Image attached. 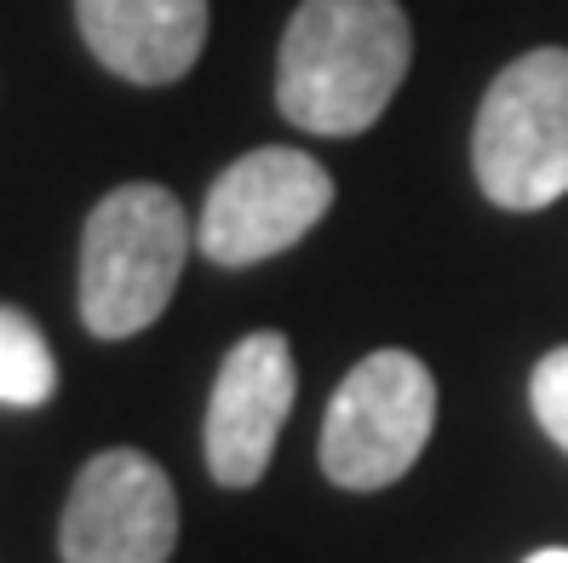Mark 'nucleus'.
Masks as SVG:
<instances>
[{"label": "nucleus", "instance_id": "11", "mask_svg": "<svg viewBox=\"0 0 568 563\" xmlns=\"http://www.w3.org/2000/svg\"><path fill=\"white\" fill-rule=\"evenodd\" d=\"M528 563H568V546H546V552H534Z\"/></svg>", "mask_w": 568, "mask_h": 563}, {"label": "nucleus", "instance_id": "7", "mask_svg": "<svg viewBox=\"0 0 568 563\" xmlns=\"http://www.w3.org/2000/svg\"><path fill=\"white\" fill-rule=\"evenodd\" d=\"M293 345L282 334H247L224 356L207 396V472L224 489H253L276 454V438L293 414Z\"/></svg>", "mask_w": 568, "mask_h": 563}, {"label": "nucleus", "instance_id": "6", "mask_svg": "<svg viewBox=\"0 0 568 563\" xmlns=\"http://www.w3.org/2000/svg\"><path fill=\"white\" fill-rule=\"evenodd\" d=\"M179 546V494L139 449L92 454L58 523L63 563H166Z\"/></svg>", "mask_w": 568, "mask_h": 563}, {"label": "nucleus", "instance_id": "5", "mask_svg": "<svg viewBox=\"0 0 568 563\" xmlns=\"http://www.w3.org/2000/svg\"><path fill=\"white\" fill-rule=\"evenodd\" d=\"M327 208L333 179L322 161L287 144H264L219 173L202 224H195V242L213 264H258L293 248L298 237H311Z\"/></svg>", "mask_w": 568, "mask_h": 563}, {"label": "nucleus", "instance_id": "8", "mask_svg": "<svg viewBox=\"0 0 568 563\" xmlns=\"http://www.w3.org/2000/svg\"><path fill=\"white\" fill-rule=\"evenodd\" d=\"M75 18L98 63L139 87L190 76L207 41V0H75Z\"/></svg>", "mask_w": 568, "mask_h": 563}, {"label": "nucleus", "instance_id": "3", "mask_svg": "<svg viewBox=\"0 0 568 563\" xmlns=\"http://www.w3.org/2000/svg\"><path fill=\"white\" fill-rule=\"evenodd\" d=\"M471 161L494 208L534 213L568 195V47L523 52L494 76L477 110Z\"/></svg>", "mask_w": 568, "mask_h": 563}, {"label": "nucleus", "instance_id": "4", "mask_svg": "<svg viewBox=\"0 0 568 563\" xmlns=\"http://www.w3.org/2000/svg\"><path fill=\"white\" fill-rule=\"evenodd\" d=\"M430 425H437L430 369L408 351H374L345 374L322 414V472L356 494L390 489L425 454Z\"/></svg>", "mask_w": 568, "mask_h": 563}, {"label": "nucleus", "instance_id": "1", "mask_svg": "<svg viewBox=\"0 0 568 563\" xmlns=\"http://www.w3.org/2000/svg\"><path fill=\"white\" fill-rule=\"evenodd\" d=\"M414 58V29L396 0H305L276 52V104L322 139L367 132Z\"/></svg>", "mask_w": 568, "mask_h": 563}, {"label": "nucleus", "instance_id": "9", "mask_svg": "<svg viewBox=\"0 0 568 563\" xmlns=\"http://www.w3.org/2000/svg\"><path fill=\"white\" fill-rule=\"evenodd\" d=\"M58 391L52 345L23 311L0 305V403L7 409H41Z\"/></svg>", "mask_w": 568, "mask_h": 563}, {"label": "nucleus", "instance_id": "2", "mask_svg": "<svg viewBox=\"0 0 568 563\" xmlns=\"http://www.w3.org/2000/svg\"><path fill=\"white\" fill-rule=\"evenodd\" d=\"M190 259V219L173 190L121 184L81 237V322L98 340H132L166 311Z\"/></svg>", "mask_w": 568, "mask_h": 563}, {"label": "nucleus", "instance_id": "10", "mask_svg": "<svg viewBox=\"0 0 568 563\" xmlns=\"http://www.w3.org/2000/svg\"><path fill=\"white\" fill-rule=\"evenodd\" d=\"M528 403H534L540 432L568 454V345L540 356V369H534V380H528Z\"/></svg>", "mask_w": 568, "mask_h": 563}]
</instances>
